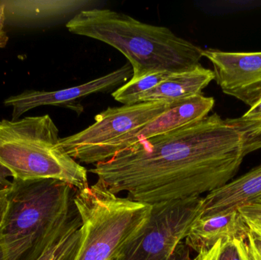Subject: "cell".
<instances>
[{"instance_id":"cell-1","label":"cell","mask_w":261,"mask_h":260,"mask_svg":"<svg viewBox=\"0 0 261 260\" xmlns=\"http://www.w3.org/2000/svg\"><path fill=\"white\" fill-rule=\"evenodd\" d=\"M245 158L240 136L217 113L117 153L89 172L113 193L154 206L229 183Z\"/></svg>"},{"instance_id":"cell-2","label":"cell","mask_w":261,"mask_h":260,"mask_svg":"<svg viewBox=\"0 0 261 260\" xmlns=\"http://www.w3.org/2000/svg\"><path fill=\"white\" fill-rule=\"evenodd\" d=\"M66 27L71 33L98 40L120 51L132 66V79L156 72L187 71L200 65L202 57V49L168 27L141 22L111 9L81 11Z\"/></svg>"},{"instance_id":"cell-3","label":"cell","mask_w":261,"mask_h":260,"mask_svg":"<svg viewBox=\"0 0 261 260\" xmlns=\"http://www.w3.org/2000/svg\"><path fill=\"white\" fill-rule=\"evenodd\" d=\"M59 130L48 114L0 121V163L13 180L53 179L77 190L88 187V170L58 143Z\"/></svg>"},{"instance_id":"cell-4","label":"cell","mask_w":261,"mask_h":260,"mask_svg":"<svg viewBox=\"0 0 261 260\" xmlns=\"http://www.w3.org/2000/svg\"><path fill=\"white\" fill-rule=\"evenodd\" d=\"M73 203L82 225L72 260L117 259L142 234L152 211V206L119 197L96 183L76 189Z\"/></svg>"},{"instance_id":"cell-5","label":"cell","mask_w":261,"mask_h":260,"mask_svg":"<svg viewBox=\"0 0 261 260\" xmlns=\"http://www.w3.org/2000/svg\"><path fill=\"white\" fill-rule=\"evenodd\" d=\"M76 191L53 179L12 180L0 235L36 242L70 212Z\"/></svg>"},{"instance_id":"cell-6","label":"cell","mask_w":261,"mask_h":260,"mask_svg":"<svg viewBox=\"0 0 261 260\" xmlns=\"http://www.w3.org/2000/svg\"><path fill=\"white\" fill-rule=\"evenodd\" d=\"M202 203L203 197L197 196L152 206L142 234L115 260L168 259L202 215Z\"/></svg>"},{"instance_id":"cell-7","label":"cell","mask_w":261,"mask_h":260,"mask_svg":"<svg viewBox=\"0 0 261 260\" xmlns=\"http://www.w3.org/2000/svg\"><path fill=\"white\" fill-rule=\"evenodd\" d=\"M173 104L141 102L108 108L96 114L93 125L76 134L60 139L58 145L79 162L93 150L144 126L165 112Z\"/></svg>"},{"instance_id":"cell-8","label":"cell","mask_w":261,"mask_h":260,"mask_svg":"<svg viewBox=\"0 0 261 260\" xmlns=\"http://www.w3.org/2000/svg\"><path fill=\"white\" fill-rule=\"evenodd\" d=\"M214 105V98L206 97L202 94L176 102L165 112L144 126L93 150L82 157L79 163L96 165L107 161L117 153L132 148L143 140L153 138L204 119L208 115Z\"/></svg>"},{"instance_id":"cell-9","label":"cell","mask_w":261,"mask_h":260,"mask_svg":"<svg viewBox=\"0 0 261 260\" xmlns=\"http://www.w3.org/2000/svg\"><path fill=\"white\" fill-rule=\"evenodd\" d=\"M214 67L215 79L222 92L250 107L261 93V52L234 53L202 50Z\"/></svg>"},{"instance_id":"cell-10","label":"cell","mask_w":261,"mask_h":260,"mask_svg":"<svg viewBox=\"0 0 261 260\" xmlns=\"http://www.w3.org/2000/svg\"><path fill=\"white\" fill-rule=\"evenodd\" d=\"M132 73V66L123 67L79 85L56 91L23 92L4 101L5 106L12 107V121H16L24 113L42 105H58L78 111L75 101L95 93H106L127 82Z\"/></svg>"},{"instance_id":"cell-11","label":"cell","mask_w":261,"mask_h":260,"mask_svg":"<svg viewBox=\"0 0 261 260\" xmlns=\"http://www.w3.org/2000/svg\"><path fill=\"white\" fill-rule=\"evenodd\" d=\"M261 198V164L203 197L202 215L238 210Z\"/></svg>"},{"instance_id":"cell-12","label":"cell","mask_w":261,"mask_h":260,"mask_svg":"<svg viewBox=\"0 0 261 260\" xmlns=\"http://www.w3.org/2000/svg\"><path fill=\"white\" fill-rule=\"evenodd\" d=\"M248 232V224L239 210L201 215L192 226L184 241L190 250L198 253L208 250L223 238L246 239Z\"/></svg>"},{"instance_id":"cell-13","label":"cell","mask_w":261,"mask_h":260,"mask_svg":"<svg viewBox=\"0 0 261 260\" xmlns=\"http://www.w3.org/2000/svg\"><path fill=\"white\" fill-rule=\"evenodd\" d=\"M215 79L214 72L199 65L192 70L172 73L165 80L147 92L138 99L141 102H182L198 95Z\"/></svg>"},{"instance_id":"cell-14","label":"cell","mask_w":261,"mask_h":260,"mask_svg":"<svg viewBox=\"0 0 261 260\" xmlns=\"http://www.w3.org/2000/svg\"><path fill=\"white\" fill-rule=\"evenodd\" d=\"M95 2L84 0H49V1H11L3 3L5 9L17 16L29 19H41L75 15L85 9H93Z\"/></svg>"},{"instance_id":"cell-15","label":"cell","mask_w":261,"mask_h":260,"mask_svg":"<svg viewBox=\"0 0 261 260\" xmlns=\"http://www.w3.org/2000/svg\"><path fill=\"white\" fill-rule=\"evenodd\" d=\"M82 225L76 206L35 260H72L81 241Z\"/></svg>"},{"instance_id":"cell-16","label":"cell","mask_w":261,"mask_h":260,"mask_svg":"<svg viewBox=\"0 0 261 260\" xmlns=\"http://www.w3.org/2000/svg\"><path fill=\"white\" fill-rule=\"evenodd\" d=\"M171 74L168 72H156L138 79L130 78V80L115 90L112 96L123 105L137 104L142 95L156 87Z\"/></svg>"},{"instance_id":"cell-17","label":"cell","mask_w":261,"mask_h":260,"mask_svg":"<svg viewBox=\"0 0 261 260\" xmlns=\"http://www.w3.org/2000/svg\"><path fill=\"white\" fill-rule=\"evenodd\" d=\"M194 260H251L246 240L223 238L208 250L197 253Z\"/></svg>"},{"instance_id":"cell-18","label":"cell","mask_w":261,"mask_h":260,"mask_svg":"<svg viewBox=\"0 0 261 260\" xmlns=\"http://www.w3.org/2000/svg\"><path fill=\"white\" fill-rule=\"evenodd\" d=\"M225 121L240 136L245 157L261 149V119L246 120L240 117Z\"/></svg>"},{"instance_id":"cell-19","label":"cell","mask_w":261,"mask_h":260,"mask_svg":"<svg viewBox=\"0 0 261 260\" xmlns=\"http://www.w3.org/2000/svg\"><path fill=\"white\" fill-rule=\"evenodd\" d=\"M35 243L32 238L0 235V260H21Z\"/></svg>"},{"instance_id":"cell-20","label":"cell","mask_w":261,"mask_h":260,"mask_svg":"<svg viewBox=\"0 0 261 260\" xmlns=\"http://www.w3.org/2000/svg\"><path fill=\"white\" fill-rule=\"evenodd\" d=\"M246 222L248 226V232L245 240L250 259L261 260V224L248 221Z\"/></svg>"},{"instance_id":"cell-21","label":"cell","mask_w":261,"mask_h":260,"mask_svg":"<svg viewBox=\"0 0 261 260\" xmlns=\"http://www.w3.org/2000/svg\"><path fill=\"white\" fill-rule=\"evenodd\" d=\"M238 210L246 221L261 224V198L242 206Z\"/></svg>"},{"instance_id":"cell-22","label":"cell","mask_w":261,"mask_h":260,"mask_svg":"<svg viewBox=\"0 0 261 260\" xmlns=\"http://www.w3.org/2000/svg\"><path fill=\"white\" fill-rule=\"evenodd\" d=\"M167 260H194L190 256V249L186 244L185 241H182L178 244L174 251Z\"/></svg>"},{"instance_id":"cell-23","label":"cell","mask_w":261,"mask_h":260,"mask_svg":"<svg viewBox=\"0 0 261 260\" xmlns=\"http://www.w3.org/2000/svg\"><path fill=\"white\" fill-rule=\"evenodd\" d=\"M242 118L246 120L261 119V93L257 101L250 107V109Z\"/></svg>"},{"instance_id":"cell-24","label":"cell","mask_w":261,"mask_h":260,"mask_svg":"<svg viewBox=\"0 0 261 260\" xmlns=\"http://www.w3.org/2000/svg\"><path fill=\"white\" fill-rule=\"evenodd\" d=\"M5 20H6V9L4 5H0V48H4L7 45L9 37L4 30Z\"/></svg>"},{"instance_id":"cell-25","label":"cell","mask_w":261,"mask_h":260,"mask_svg":"<svg viewBox=\"0 0 261 260\" xmlns=\"http://www.w3.org/2000/svg\"><path fill=\"white\" fill-rule=\"evenodd\" d=\"M9 177H12V174L0 163V190L8 189L12 186V182L8 180Z\"/></svg>"},{"instance_id":"cell-26","label":"cell","mask_w":261,"mask_h":260,"mask_svg":"<svg viewBox=\"0 0 261 260\" xmlns=\"http://www.w3.org/2000/svg\"><path fill=\"white\" fill-rule=\"evenodd\" d=\"M9 189L0 190V227L3 224L8 206V194Z\"/></svg>"}]
</instances>
